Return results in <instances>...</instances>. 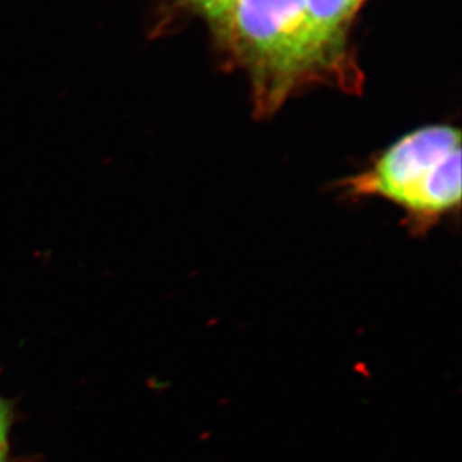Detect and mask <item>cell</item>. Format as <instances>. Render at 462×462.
I'll return each mask as SVG.
<instances>
[{
  "label": "cell",
  "instance_id": "obj_1",
  "mask_svg": "<svg viewBox=\"0 0 462 462\" xmlns=\"http://www.w3.org/2000/svg\"><path fill=\"white\" fill-rule=\"evenodd\" d=\"M222 33L249 70L257 105L268 111L334 56L314 29L306 0H236Z\"/></svg>",
  "mask_w": 462,
  "mask_h": 462
},
{
  "label": "cell",
  "instance_id": "obj_2",
  "mask_svg": "<svg viewBox=\"0 0 462 462\" xmlns=\"http://www.w3.org/2000/svg\"><path fill=\"white\" fill-rule=\"evenodd\" d=\"M349 190L379 197L416 217H439L461 201V135L450 126L422 127L391 145Z\"/></svg>",
  "mask_w": 462,
  "mask_h": 462
},
{
  "label": "cell",
  "instance_id": "obj_3",
  "mask_svg": "<svg viewBox=\"0 0 462 462\" xmlns=\"http://www.w3.org/2000/svg\"><path fill=\"white\" fill-rule=\"evenodd\" d=\"M364 0H306L307 13L314 29L331 51L340 49L346 27Z\"/></svg>",
  "mask_w": 462,
  "mask_h": 462
},
{
  "label": "cell",
  "instance_id": "obj_4",
  "mask_svg": "<svg viewBox=\"0 0 462 462\" xmlns=\"http://www.w3.org/2000/svg\"><path fill=\"white\" fill-rule=\"evenodd\" d=\"M192 4L218 32H222L236 0H192Z\"/></svg>",
  "mask_w": 462,
  "mask_h": 462
},
{
  "label": "cell",
  "instance_id": "obj_5",
  "mask_svg": "<svg viewBox=\"0 0 462 462\" xmlns=\"http://www.w3.org/2000/svg\"><path fill=\"white\" fill-rule=\"evenodd\" d=\"M9 407L0 397V462L8 458Z\"/></svg>",
  "mask_w": 462,
  "mask_h": 462
}]
</instances>
